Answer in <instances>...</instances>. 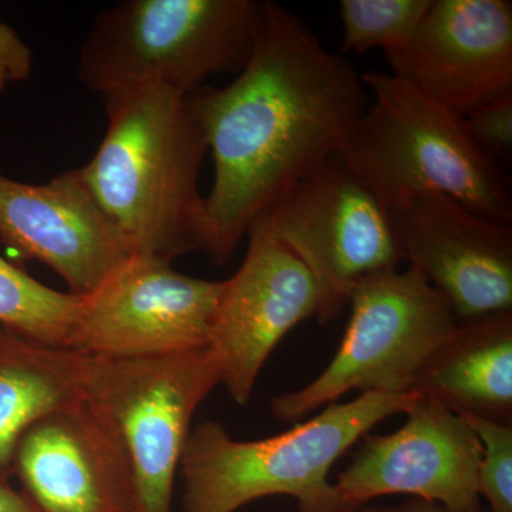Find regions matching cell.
<instances>
[{"label": "cell", "instance_id": "cell-8", "mask_svg": "<svg viewBox=\"0 0 512 512\" xmlns=\"http://www.w3.org/2000/svg\"><path fill=\"white\" fill-rule=\"evenodd\" d=\"M258 218L315 278L320 325L343 311L357 285L402 262L392 215L343 153L319 164Z\"/></svg>", "mask_w": 512, "mask_h": 512}, {"label": "cell", "instance_id": "cell-2", "mask_svg": "<svg viewBox=\"0 0 512 512\" xmlns=\"http://www.w3.org/2000/svg\"><path fill=\"white\" fill-rule=\"evenodd\" d=\"M103 100L106 134L79 168L97 207L134 256L173 264L202 252L208 143L190 93L146 87Z\"/></svg>", "mask_w": 512, "mask_h": 512}, {"label": "cell", "instance_id": "cell-24", "mask_svg": "<svg viewBox=\"0 0 512 512\" xmlns=\"http://www.w3.org/2000/svg\"><path fill=\"white\" fill-rule=\"evenodd\" d=\"M0 512H36L22 491L12 487L9 477L0 476Z\"/></svg>", "mask_w": 512, "mask_h": 512}, {"label": "cell", "instance_id": "cell-10", "mask_svg": "<svg viewBox=\"0 0 512 512\" xmlns=\"http://www.w3.org/2000/svg\"><path fill=\"white\" fill-rule=\"evenodd\" d=\"M241 268L224 281L210 350L220 384L245 406L262 367L302 320L318 315L319 289L309 269L262 220L247 232Z\"/></svg>", "mask_w": 512, "mask_h": 512}, {"label": "cell", "instance_id": "cell-5", "mask_svg": "<svg viewBox=\"0 0 512 512\" xmlns=\"http://www.w3.org/2000/svg\"><path fill=\"white\" fill-rule=\"evenodd\" d=\"M362 80L372 101L343 154L389 212L421 192H439L511 224L510 184L463 117L392 73L372 70Z\"/></svg>", "mask_w": 512, "mask_h": 512}, {"label": "cell", "instance_id": "cell-20", "mask_svg": "<svg viewBox=\"0 0 512 512\" xmlns=\"http://www.w3.org/2000/svg\"><path fill=\"white\" fill-rule=\"evenodd\" d=\"M481 443L478 493L490 512H512V426L511 423L464 417Z\"/></svg>", "mask_w": 512, "mask_h": 512}, {"label": "cell", "instance_id": "cell-19", "mask_svg": "<svg viewBox=\"0 0 512 512\" xmlns=\"http://www.w3.org/2000/svg\"><path fill=\"white\" fill-rule=\"evenodd\" d=\"M431 0H342L343 50L384 53L403 46L420 25Z\"/></svg>", "mask_w": 512, "mask_h": 512}, {"label": "cell", "instance_id": "cell-17", "mask_svg": "<svg viewBox=\"0 0 512 512\" xmlns=\"http://www.w3.org/2000/svg\"><path fill=\"white\" fill-rule=\"evenodd\" d=\"M89 359L0 325V476L12 477L13 450L30 424L83 399Z\"/></svg>", "mask_w": 512, "mask_h": 512}, {"label": "cell", "instance_id": "cell-16", "mask_svg": "<svg viewBox=\"0 0 512 512\" xmlns=\"http://www.w3.org/2000/svg\"><path fill=\"white\" fill-rule=\"evenodd\" d=\"M410 393L461 417L511 423L512 313L460 320L414 377Z\"/></svg>", "mask_w": 512, "mask_h": 512}, {"label": "cell", "instance_id": "cell-12", "mask_svg": "<svg viewBox=\"0 0 512 512\" xmlns=\"http://www.w3.org/2000/svg\"><path fill=\"white\" fill-rule=\"evenodd\" d=\"M386 57L393 76L467 116L512 94V3L431 0L412 37Z\"/></svg>", "mask_w": 512, "mask_h": 512}, {"label": "cell", "instance_id": "cell-7", "mask_svg": "<svg viewBox=\"0 0 512 512\" xmlns=\"http://www.w3.org/2000/svg\"><path fill=\"white\" fill-rule=\"evenodd\" d=\"M89 356L83 399L120 444L141 512H171L192 417L220 384L210 350Z\"/></svg>", "mask_w": 512, "mask_h": 512}, {"label": "cell", "instance_id": "cell-14", "mask_svg": "<svg viewBox=\"0 0 512 512\" xmlns=\"http://www.w3.org/2000/svg\"><path fill=\"white\" fill-rule=\"evenodd\" d=\"M12 476L36 512H141L120 444L84 399L20 434Z\"/></svg>", "mask_w": 512, "mask_h": 512}, {"label": "cell", "instance_id": "cell-23", "mask_svg": "<svg viewBox=\"0 0 512 512\" xmlns=\"http://www.w3.org/2000/svg\"><path fill=\"white\" fill-rule=\"evenodd\" d=\"M349 512H484L483 510L478 511H460L454 510V508L446 507V505L440 503H434V501L421 500V498H410V500L404 501L394 507H376V508H355V510Z\"/></svg>", "mask_w": 512, "mask_h": 512}, {"label": "cell", "instance_id": "cell-15", "mask_svg": "<svg viewBox=\"0 0 512 512\" xmlns=\"http://www.w3.org/2000/svg\"><path fill=\"white\" fill-rule=\"evenodd\" d=\"M0 241L49 266L73 295H89L133 252L97 207L79 168L28 184L0 171Z\"/></svg>", "mask_w": 512, "mask_h": 512}, {"label": "cell", "instance_id": "cell-13", "mask_svg": "<svg viewBox=\"0 0 512 512\" xmlns=\"http://www.w3.org/2000/svg\"><path fill=\"white\" fill-rule=\"evenodd\" d=\"M390 215L402 261L444 295L458 320L511 312V224L439 192L414 195Z\"/></svg>", "mask_w": 512, "mask_h": 512}, {"label": "cell", "instance_id": "cell-4", "mask_svg": "<svg viewBox=\"0 0 512 512\" xmlns=\"http://www.w3.org/2000/svg\"><path fill=\"white\" fill-rule=\"evenodd\" d=\"M262 9L259 0H126L94 18L77 77L103 99L146 87L190 93L244 69Z\"/></svg>", "mask_w": 512, "mask_h": 512}, {"label": "cell", "instance_id": "cell-18", "mask_svg": "<svg viewBox=\"0 0 512 512\" xmlns=\"http://www.w3.org/2000/svg\"><path fill=\"white\" fill-rule=\"evenodd\" d=\"M80 306L82 296L49 288L0 256V325L72 349Z\"/></svg>", "mask_w": 512, "mask_h": 512}, {"label": "cell", "instance_id": "cell-1", "mask_svg": "<svg viewBox=\"0 0 512 512\" xmlns=\"http://www.w3.org/2000/svg\"><path fill=\"white\" fill-rule=\"evenodd\" d=\"M215 165L202 254L221 266L256 218L335 154L367 107L366 86L305 22L264 2L254 49L234 82L190 92Z\"/></svg>", "mask_w": 512, "mask_h": 512}, {"label": "cell", "instance_id": "cell-3", "mask_svg": "<svg viewBox=\"0 0 512 512\" xmlns=\"http://www.w3.org/2000/svg\"><path fill=\"white\" fill-rule=\"evenodd\" d=\"M413 393H362L268 439L239 441L217 421L191 429L180 470L181 512H237L261 498L285 495L301 512H349L329 473L373 427L412 409Z\"/></svg>", "mask_w": 512, "mask_h": 512}, {"label": "cell", "instance_id": "cell-22", "mask_svg": "<svg viewBox=\"0 0 512 512\" xmlns=\"http://www.w3.org/2000/svg\"><path fill=\"white\" fill-rule=\"evenodd\" d=\"M33 72V52L16 29L0 23V93L12 83L25 82Z\"/></svg>", "mask_w": 512, "mask_h": 512}, {"label": "cell", "instance_id": "cell-21", "mask_svg": "<svg viewBox=\"0 0 512 512\" xmlns=\"http://www.w3.org/2000/svg\"><path fill=\"white\" fill-rule=\"evenodd\" d=\"M468 134L487 156H510L512 148V94L484 104L463 117Z\"/></svg>", "mask_w": 512, "mask_h": 512}, {"label": "cell", "instance_id": "cell-6", "mask_svg": "<svg viewBox=\"0 0 512 512\" xmlns=\"http://www.w3.org/2000/svg\"><path fill=\"white\" fill-rule=\"evenodd\" d=\"M349 303L352 315L332 362L301 390L272 400L276 419L301 420L352 390L410 393L421 367L460 322L450 302L412 266L370 276Z\"/></svg>", "mask_w": 512, "mask_h": 512}, {"label": "cell", "instance_id": "cell-9", "mask_svg": "<svg viewBox=\"0 0 512 512\" xmlns=\"http://www.w3.org/2000/svg\"><path fill=\"white\" fill-rule=\"evenodd\" d=\"M224 281L175 271L171 262L131 256L82 296L72 349L86 355L153 357L208 348Z\"/></svg>", "mask_w": 512, "mask_h": 512}, {"label": "cell", "instance_id": "cell-11", "mask_svg": "<svg viewBox=\"0 0 512 512\" xmlns=\"http://www.w3.org/2000/svg\"><path fill=\"white\" fill-rule=\"evenodd\" d=\"M406 423L392 434L363 437L335 485L349 508L407 494L460 511H478L481 443L464 417L417 397Z\"/></svg>", "mask_w": 512, "mask_h": 512}]
</instances>
